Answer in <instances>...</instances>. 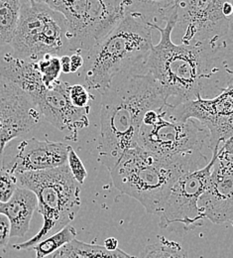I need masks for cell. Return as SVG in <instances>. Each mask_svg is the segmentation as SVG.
Here are the masks:
<instances>
[{
	"mask_svg": "<svg viewBox=\"0 0 233 258\" xmlns=\"http://www.w3.org/2000/svg\"><path fill=\"white\" fill-rule=\"evenodd\" d=\"M176 13L181 44L231 45L232 0H177Z\"/></svg>",
	"mask_w": 233,
	"mask_h": 258,
	"instance_id": "obj_8",
	"label": "cell"
},
{
	"mask_svg": "<svg viewBox=\"0 0 233 258\" xmlns=\"http://www.w3.org/2000/svg\"><path fill=\"white\" fill-rule=\"evenodd\" d=\"M68 96L72 105L79 108L90 106V100L91 98H94L90 94L87 87L80 84L69 86Z\"/></svg>",
	"mask_w": 233,
	"mask_h": 258,
	"instance_id": "obj_26",
	"label": "cell"
},
{
	"mask_svg": "<svg viewBox=\"0 0 233 258\" xmlns=\"http://www.w3.org/2000/svg\"><path fill=\"white\" fill-rule=\"evenodd\" d=\"M232 138H230L219 146L217 152L212 153L214 161L208 183L198 201L202 219L215 225H232Z\"/></svg>",
	"mask_w": 233,
	"mask_h": 258,
	"instance_id": "obj_11",
	"label": "cell"
},
{
	"mask_svg": "<svg viewBox=\"0 0 233 258\" xmlns=\"http://www.w3.org/2000/svg\"><path fill=\"white\" fill-rule=\"evenodd\" d=\"M67 165L73 177V179L82 186L85 183V180L88 176L87 169L84 165L83 161L80 159L75 151L72 149L71 146L68 147L67 156Z\"/></svg>",
	"mask_w": 233,
	"mask_h": 258,
	"instance_id": "obj_24",
	"label": "cell"
},
{
	"mask_svg": "<svg viewBox=\"0 0 233 258\" xmlns=\"http://www.w3.org/2000/svg\"><path fill=\"white\" fill-rule=\"evenodd\" d=\"M60 63H61V71L64 74H70V64H69V56L64 55L60 57Z\"/></svg>",
	"mask_w": 233,
	"mask_h": 258,
	"instance_id": "obj_30",
	"label": "cell"
},
{
	"mask_svg": "<svg viewBox=\"0 0 233 258\" xmlns=\"http://www.w3.org/2000/svg\"><path fill=\"white\" fill-rule=\"evenodd\" d=\"M37 207L35 194L20 187H17L8 202L3 203L0 214L9 221L10 237H23L28 232Z\"/></svg>",
	"mask_w": 233,
	"mask_h": 258,
	"instance_id": "obj_17",
	"label": "cell"
},
{
	"mask_svg": "<svg viewBox=\"0 0 233 258\" xmlns=\"http://www.w3.org/2000/svg\"><path fill=\"white\" fill-rule=\"evenodd\" d=\"M0 77L18 87L33 102L46 90L37 62L20 58L13 53L0 55Z\"/></svg>",
	"mask_w": 233,
	"mask_h": 258,
	"instance_id": "obj_16",
	"label": "cell"
},
{
	"mask_svg": "<svg viewBox=\"0 0 233 258\" xmlns=\"http://www.w3.org/2000/svg\"><path fill=\"white\" fill-rule=\"evenodd\" d=\"M2 205H3V203H1V202H0V211H1V208H2Z\"/></svg>",
	"mask_w": 233,
	"mask_h": 258,
	"instance_id": "obj_31",
	"label": "cell"
},
{
	"mask_svg": "<svg viewBox=\"0 0 233 258\" xmlns=\"http://www.w3.org/2000/svg\"><path fill=\"white\" fill-rule=\"evenodd\" d=\"M17 187L15 175L0 168V202H8Z\"/></svg>",
	"mask_w": 233,
	"mask_h": 258,
	"instance_id": "obj_25",
	"label": "cell"
},
{
	"mask_svg": "<svg viewBox=\"0 0 233 258\" xmlns=\"http://www.w3.org/2000/svg\"><path fill=\"white\" fill-rule=\"evenodd\" d=\"M20 0H0V49L10 44L20 14Z\"/></svg>",
	"mask_w": 233,
	"mask_h": 258,
	"instance_id": "obj_19",
	"label": "cell"
},
{
	"mask_svg": "<svg viewBox=\"0 0 233 258\" xmlns=\"http://www.w3.org/2000/svg\"><path fill=\"white\" fill-rule=\"evenodd\" d=\"M139 258H189V255L181 244L162 237L158 242L147 245Z\"/></svg>",
	"mask_w": 233,
	"mask_h": 258,
	"instance_id": "obj_21",
	"label": "cell"
},
{
	"mask_svg": "<svg viewBox=\"0 0 233 258\" xmlns=\"http://www.w3.org/2000/svg\"><path fill=\"white\" fill-rule=\"evenodd\" d=\"M9 46L13 54L31 61L46 55L62 57L71 52L63 15L34 0L21 4L17 27Z\"/></svg>",
	"mask_w": 233,
	"mask_h": 258,
	"instance_id": "obj_6",
	"label": "cell"
},
{
	"mask_svg": "<svg viewBox=\"0 0 233 258\" xmlns=\"http://www.w3.org/2000/svg\"><path fill=\"white\" fill-rule=\"evenodd\" d=\"M45 258H52V256H51V255H49V256H47V257Z\"/></svg>",
	"mask_w": 233,
	"mask_h": 258,
	"instance_id": "obj_32",
	"label": "cell"
},
{
	"mask_svg": "<svg viewBox=\"0 0 233 258\" xmlns=\"http://www.w3.org/2000/svg\"><path fill=\"white\" fill-rule=\"evenodd\" d=\"M10 239V224L8 219L0 214V250L4 249Z\"/></svg>",
	"mask_w": 233,
	"mask_h": 258,
	"instance_id": "obj_27",
	"label": "cell"
},
{
	"mask_svg": "<svg viewBox=\"0 0 233 258\" xmlns=\"http://www.w3.org/2000/svg\"><path fill=\"white\" fill-rule=\"evenodd\" d=\"M213 161L212 155L203 168L181 176L174 183L157 214L160 219V227L166 228L173 224H182L190 228L201 225L200 222L203 219L198 201L207 186Z\"/></svg>",
	"mask_w": 233,
	"mask_h": 258,
	"instance_id": "obj_12",
	"label": "cell"
},
{
	"mask_svg": "<svg viewBox=\"0 0 233 258\" xmlns=\"http://www.w3.org/2000/svg\"><path fill=\"white\" fill-rule=\"evenodd\" d=\"M63 15L72 53L88 52L127 11L124 0H34Z\"/></svg>",
	"mask_w": 233,
	"mask_h": 258,
	"instance_id": "obj_7",
	"label": "cell"
},
{
	"mask_svg": "<svg viewBox=\"0 0 233 258\" xmlns=\"http://www.w3.org/2000/svg\"><path fill=\"white\" fill-rule=\"evenodd\" d=\"M165 22L163 27L152 23L161 38L151 50L145 71L161 89L166 104L212 98L232 85L231 45L175 44L172 32L177 22L176 7Z\"/></svg>",
	"mask_w": 233,
	"mask_h": 258,
	"instance_id": "obj_1",
	"label": "cell"
},
{
	"mask_svg": "<svg viewBox=\"0 0 233 258\" xmlns=\"http://www.w3.org/2000/svg\"><path fill=\"white\" fill-rule=\"evenodd\" d=\"M43 117L23 91L0 77V159L6 145L38 128Z\"/></svg>",
	"mask_w": 233,
	"mask_h": 258,
	"instance_id": "obj_13",
	"label": "cell"
},
{
	"mask_svg": "<svg viewBox=\"0 0 233 258\" xmlns=\"http://www.w3.org/2000/svg\"><path fill=\"white\" fill-rule=\"evenodd\" d=\"M69 246L72 251L71 258H133L119 249L109 251L103 246L88 244L76 239L70 241Z\"/></svg>",
	"mask_w": 233,
	"mask_h": 258,
	"instance_id": "obj_22",
	"label": "cell"
},
{
	"mask_svg": "<svg viewBox=\"0 0 233 258\" xmlns=\"http://www.w3.org/2000/svg\"><path fill=\"white\" fill-rule=\"evenodd\" d=\"M127 11L143 14L151 23L157 20L166 21L171 11L176 7L177 0H124Z\"/></svg>",
	"mask_w": 233,
	"mask_h": 258,
	"instance_id": "obj_18",
	"label": "cell"
},
{
	"mask_svg": "<svg viewBox=\"0 0 233 258\" xmlns=\"http://www.w3.org/2000/svg\"><path fill=\"white\" fill-rule=\"evenodd\" d=\"M85 59L83 58L82 54L79 52L72 53L71 56H69V64H70V73H75L80 69L84 67Z\"/></svg>",
	"mask_w": 233,
	"mask_h": 258,
	"instance_id": "obj_28",
	"label": "cell"
},
{
	"mask_svg": "<svg viewBox=\"0 0 233 258\" xmlns=\"http://www.w3.org/2000/svg\"><path fill=\"white\" fill-rule=\"evenodd\" d=\"M105 249L109 250V251H113L118 249V240L114 237H109L107 239L104 240V246Z\"/></svg>",
	"mask_w": 233,
	"mask_h": 258,
	"instance_id": "obj_29",
	"label": "cell"
},
{
	"mask_svg": "<svg viewBox=\"0 0 233 258\" xmlns=\"http://www.w3.org/2000/svg\"><path fill=\"white\" fill-rule=\"evenodd\" d=\"M153 29L143 14L126 11L116 26L87 52L83 67L87 89L101 94L117 76L146 72L154 46Z\"/></svg>",
	"mask_w": 233,
	"mask_h": 258,
	"instance_id": "obj_3",
	"label": "cell"
},
{
	"mask_svg": "<svg viewBox=\"0 0 233 258\" xmlns=\"http://www.w3.org/2000/svg\"><path fill=\"white\" fill-rule=\"evenodd\" d=\"M208 145L209 132L199 121L176 120L169 116L165 105L159 110V118L151 125L141 124L137 146L158 157L170 158L185 153L201 151Z\"/></svg>",
	"mask_w": 233,
	"mask_h": 258,
	"instance_id": "obj_9",
	"label": "cell"
},
{
	"mask_svg": "<svg viewBox=\"0 0 233 258\" xmlns=\"http://www.w3.org/2000/svg\"><path fill=\"white\" fill-rule=\"evenodd\" d=\"M36 62L44 87L46 89H51L55 82L60 79V74L62 72L60 57L46 55Z\"/></svg>",
	"mask_w": 233,
	"mask_h": 258,
	"instance_id": "obj_23",
	"label": "cell"
},
{
	"mask_svg": "<svg viewBox=\"0 0 233 258\" xmlns=\"http://www.w3.org/2000/svg\"><path fill=\"white\" fill-rule=\"evenodd\" d=\"M166 104L162 91L146 72L117 76L101 93L99 160L108 170L137 146L144 114Z\"/></svg>",
	"mask_w": 233,
	"mask_h": 258,
	"instance_id": "obj_2",
	"label": "cell"
},
{
	"mask_svg": "<svg viewBox=\"0 0 233 258\" xmlns=\"http://www.w3.org/2000/svg\"><path fill=\"white\" fill-rule=\"evenodd\" d=\"M69 145L30 138L10 141L1 156L2 169L13 175L49 170L67 164Z\"/></svg>",
	"mask_w": 233,
	"mask_h": 258,
	"instance_id": "obj_14",
	"label": "cell"
},
{
	"mask_svg": "<svg viewBox=\"0 0 233 258\" xmlns=\"http://www.w3.org/2000/svg\"><path fill=\"white\" fill-rule=\"evenodd\" d=\"M69 86L67 82L59 79L51 89H46L34 103L44 120L65 133L67 140L75 141L79 131L90 124L91 106L84 108L73 106L68 96Z\"/></svg>",
	"mask_w": 233,
	"mask_h": 258,
	"instance_id": "obj_15",
	"label": "cell"
},
{
	"mask_svg": "<svg viewBox=\"0 0 233 258\" xmlns=\"http://www.w3.org/2000/svg\"><path fill=\"white\" fill-rule=\"evenodd\" d=\"M15 177L18 187L35 194L37 210L43 217V225L37 234L25 242L13 245L17 250L29 249L74 220L82 205L81 185L73 179L67 164L49 170L17 174Z\"/></svg>",
	"mask_w": 233,
	"mask_h": 258,
	"instance_id": "obj_5",
	"label": "cell"
},
{
	"mask_svg": "<svg viewBox=\"0 0 233 258\" xmlns=\"http://www.w3.org/2000/svg\"><path fill=\"white\" fill-rule=\"evenodd\" d=\"M167 114L176 120L195 119L209 132V149L217 152L219 146L232 138L233 86L212 98H198L177 105L165 104Z\"/></svg>",
	"mask_w": 233,
	"mask_h": 258,
	"instance_id": "obj_10",
	"label": "cell"
},
{
	"mask_svg": "<svg viewBox=\"0 0 233 258\" xmlns=\"http://www.w3.org/2000/svg\"><path fill=\"white\" fill-rule=\"evenodd\" d=\"M75 235L76 230L73 226L69 225L65 226L61 230L46 237L34 245L32 248L36 251L35 258H45L53 254L64 245L75 239Z\"/></svg>",
	"mask_w": 233,
	"mask_h": 258,
	"instance_id": "obj_20",
	"label": "cell"
},
{
	"mask_svg": "<svg viewBox=\"0 0 233 258\" xmlns=\"http://www.w3.org/2000/svg\"><path fill=\"white\" fill-rule=\"evenodd\" d=\"M208 162L201 151L163 158L136 146L125 151L109 171L118 191L138 201L147 213L157 215L174 183Z\"/></svg>",
	"mask_w": 233,
	"mask_h": 258,
	"instance_id": "obj_4",
	"label": "cell"
}]
</instances>
